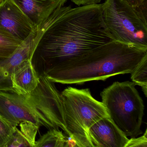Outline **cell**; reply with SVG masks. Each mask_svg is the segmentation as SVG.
I'll return each instance as SVG.
<instances>
[{
	"label": "cell",
	"instance_id": "obj_1",
	"mask_svg": "<svg viewBox=\"0 0 147 147\" xmlns=\"http://www.w3.org/2000/svg\"><path fill=\"white\" fill-rule=\"evenodd\" d=\"M102 5L61 6L37 27L29 60L39 77L114 41L104 25Z\"/></svg>",
	"mask_w": 147,
	"mask_h": 147
},
{
	"label": "cell",
	"instance_id": "obj_2",
	"mask_svg": "<svg viewBox=\"0 0 147 147\" xmlns=\"http://www.w3.org/2000/svg\"><path fill=\"white\" fill-rule=\"evenodd\" d=\"M146 55L147 51L111 41L58 65L45 76L64 84L104 80L131 73Z\"/></svg>",
	"mask_w": 147,
	"mask_h": 147
},
{
	"label": "cell",
	"instance_id": "obj_3",
	"mask_svg": "<svg viewBox=\"0 0 147 147\" xmlns=\"http://www.w3.org/2000/svg\"><path fill=\"white\" fill-rule=\"evenodd\" d=\"M39 77L38 86L30 93L0 92V115L16 127L29 123L48 130L60 128L69 136L61 93L46 77Z\"/></svg>",
	"mask_w": 147,
	"mask_h": 147
},
{
	"label": "cell",
	"instance_id": "obj_4",
	"mask_svg": "<svg viewBox=\"0 0 147 147\" xmlns=\"http://www.w3.org/2000/svg\"><path fill=\"white\" fill-rule=\"evenodd\" d=\"M61 96L68 136L79 147H93L89 129L101 119L110 117L103 103L92 96L89 88L68 86Z\"/></svg>",
	"mask_w": 147,
	"mask_h": 147
},
{
	"label": "cell",
	"instance_id": "obj_5",
	"mask_svg": "<svg viewBox=\"0 0 147 147\" xmlns=\"http://www.w3.org/2000/svg\"><path fill=\"white\" fill-rule=\"evenodd\" d=\"M133 82H115L101 92L103 103L115 124L127 137L135 138L141 130L145 105Z\"/></svg>",
	"mask_w": 147,
	"mask_h": 147
},
{
	"label": "cell",
	"instance_id": "obj_6",
	"mask_svg": "<svg viewBox=\"0 0 147 147\" xmlns=\"http://www.w3.org/2000/svg\"><path fill=\"white\" fill-rule=\"evenodd\" d=\"M106 29L114 41L147 51V21L124 0H106L102 5Z\"/></svg>",
	"mask_w": 147,
	"mask_h": 147
},
{
	"label": "cell",
	"instance_id": "obj_7",
	"mask_svg": "<svg viewBox=\"0 0 147 147\" xmlns=\"http://www.w3.org/2000/svg\"><path fill=\"white\" fill-rule=\"evenodd\" d=\"M0 26L22 42L36 31L25 14L10 0H3L0 4Z\"/></svg>",
	"mask_w": 147,
	"mask_h": 147
},
{
	"label": "cell",
	"instance_id": "obj_8",
	"mask_svg": "<svg viewBox=\"0 0 147 147\" xmlns=\"http://www.w3.org/2000/svg\"><path fill=\"white\" fill-rule=\"evenodd\" d=\"M89 134L93 147H124L129 140L110 117L94 123L89 129Z\"/></svg>",
	"mask_w": 147,
	"mask_h": 147
},
{
	"label": "cell",
	"instance_id": "obj_9",
	"mask_svg": "<svg viewBox=\"0 0 147 147\" xmlns=\"http://www.w3.org/2000/svg\"><path fill=\"white\" fill-rule=\"evenodd\" d=\"M35 34L36 32L23 42L10 57L0 60V92H15L11 84V75L21 64L30 59Z\"/></svg>",
	"mask_w": 147,
	"mask_h": 147
},
{
	"label": "cell",
	"instance_id": "obj_10",
	"mask_svg": "<svg viewBox=\"0 0 147 147\" xmlns=\"http://www.w3.org/2000/svg\"><path fill=\"white\" fill-rule=\"evenodd\" d=\"M37 27L67 0H10Z\"/></svg>",
	"mask_w": 147,
	"mask_h": 147
},
{
	"label": "cell",
	"instance_id": "obj_11",
	"mask_svg": "<svg viewBox=\"0 0 147 147\" xmlns=\"http://www.w3.org/2000/svg\"><path fill=\"white\" fill-rule=\"evenodd\" d=\"M11 82L15 92L22 95L30 93L37 87L39 77L29 59L24 61L16 69L11 75Z\"/></svg>",
	"mask_w": 147,
	"mask_h": 147
},
{
	"label": "cell",
	"instance_id": "obj_12",
	"mask_svg": "<svg viewBox=\"0 0 147 147\" xmlns=\"http://www.w3.org/2000/svg\"><path fill=\"white\" fill-rule=\"evenodd\" d=\"M13 137L3 147H34L35 137L39 128L32 123L24 122L20 124Z\"/></svg>",
	"mask_w": 147,
	"mask_h": 147
},
{
	"label": "cell",
	"instance_id": "obj_13",
	"mask_svg": "<svg viewBox=\"0 0 147 147\" xmlns=\"http://www.w3.org/2000/svg\"><path fill=\"white\" fill-rule=\"evenodd\" d=\"M22 43L0 26V60L10 57Z\"/></svg>",
	"mask_w": 147,
	"mask_h": 147
},
{
	"label": "cell",
	"instance_id": "obj_14",
	"mask_svg": "<svg viewBox=\"0 0 147 147\" xmlns=\"http://www.w3.org/2000/svg\"><path fill=\"white\" fill-rule=\"evenodd\" d=\"M66 139L59 129H51L35 141L34 147H59Z\"/></svg>",
	"mask_w": 147,
	"mask_h": 147
},
{
	"label": "cell",
	"instance_id": "obj_15",
	"mask_svg": "<svg viewBox=\"0 0 147 147\" xmlns=\"http://www.w3.org/2000/svg\"><path fill=\"white\" fill-rule=\"evenodd\" d=\"M131 79L135 85L141 86L147 97V55L131 73Z\"/></svg>",
	"mask_w": 147,
	"mask_h": 147
},
{
	"label": "cell",
	"instance_id": "obj_16",
	"mask_svg": "<svg viewBox=\"0 0 147 147\" xmlns=\"http://www.w3.org/2000/svg\"><path fill=\"white\" fill-rule=\"evenodd\" d=\"M17 127L0 115V147H3L11 140Z\"/></svg>",
	"mask_w": 147,
	"mask_h": 147
},
{
	"label": "cell",
	"instance_id": "obj_17",
	"mask_svg": "<svg viewBox=\"0 0 147 147\" xmlns=\"http://www.w3.org/2000/svg\"><path fill=\"white\" fill-rule=\"evenodd\" d=\"M124 147H147V129L140 137L129 139Z\"/></svg>",
	"mask_w": 147,
	"mask_h": 147
},
{
	"label": "cell",
	"instance_id": "obj_18",
	"mask_svg": "<svg viewBox=\"0 0 147 147\" xmlns=\"http://www.w3.org/2000/svg\"><path fill=\"white\" fill-rule=\"evenodd\" d=\"M71 1L76 5L79 7L81 6L99 4L102 0H71Z\"/></svg>",
	"mask_w": 147,
	"mask_h": 147
},
{
	"label": "cell",
	"instance_id": "obj_19",
	"mask_svg": "<svg viewBox=\"0 0 147 147\" xmlns=\"http://www.w3.org/2000/svg\"><path fill=\"white\" fill-rule=\"evenodd\" d=\"M126 2L133 7H137L144 3L147 0H124Z\"/></svg>",
	"mask_w": 147,
	"mask_h": 147
},
{
	"label": "cell",
	"instance_id": "obj_20",
	"mask_svg": "<svg viewBox=\"0 0 147 147\" xmlns=\"http://www.w3.org/2000/svg\"><path fill=\"white\" fill-rule=\"evenodd\" d=\"M63 147H79L76 144V142L72 139H68L66 140Z\"/></svg>",
	"mask_w": 147,
	"mask_h": 147
},
{
	"label": "cell",
	"instance_id": "obj_21",
	"mask_svg": "<svg viewBox=\"0 0 147 147\" xmlns=\"http://www.w3.org/2000/svg\"><path fill=\"white\" fill-rule=\"evenodd\" d=\"M64 143H63V144H62V145H61V146H60L59 147H64Z\"/></svg>",
	"mask_w": 147,
	"mask_h": 147
},
{
	"label": "cell",
	"instance_id": "obj_22",
	"mask_svg": "<svg viewBox=\"0 0 147 147\" xmlns=\"http://www.w3.org/2000/svg\"><path fill=\"white\" fill-rule=\"evenodd\" d=\"M3 0H0V4L2 3V2L3 1Z\"/></svg>",
	"mask_w": 147,
	"mask_h": 147
}]
</instances>
